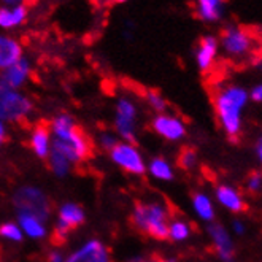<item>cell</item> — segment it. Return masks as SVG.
Segmentation results:
<instances>
[{"mask_svg": "<svg viewBox=\"0 0 262 262\" xmlns=\"http://www.w3.org/2000/svg\"><path fill=\"white\" fill-rule=\"evenodd\" d=\"M250 103V91L242 84L226 83L213 94V108L223 132L235 140L243 130V116Z\"/></svg>", "mask_w": 262, "mask_h": 262, "instance_id": "cell-1", "label": "cell"}, {"mask_svg": "<svg viewBox=\"0 0 262 262\" xmlns=\"http://www.w3.org/2000/svg\"><path fill=\"white\" fill-rule=\"evenodd\" d=\"M48 127L53 137L51 148L59 151L60 154H64L72 164L83 162L89 158V138L78 127L73 116L67 113H60L51 119Z\"/></svg>", "mask_w": 262, "mask_h": 262, "instance_id": "cell-2", "label": "cell"}, {"mask_svg": "<svg viewBox=\"0 0 262 262\" xmlns=\"http://www.w3.org/2000/svg\"><path fill=\"white\" fill-rule=\"evenodd\" d=\"M170 210L164 202L151 200V202H138L132 211V223L142 234L152 240H167L168 223H170Z\"/></svg>", "mask_w": 262, "mask_h": 262, "instance_id": "cell-3", "label": "cell"}, {"mask_svg": "<svg viewBox=\"0 0 262 262\" xmlns=\"http://www.w3.org/2000/svg\"><path fill=\"white\" fill-rule=\"evenodd\" d=\"M34 113V102L26 92L0 84V119L7 122H23Z\"/></svg>", "mask_w": 262, "mask_h": 262, "instance_id": "cell-4", "label": "cell"}, {"mask_svg": "<svg viewBox=\"0 0 262 262\" xmlns=\"http://www.w3.org/2000/svg\"><path fill=\"white\" fill-rule=\"evenodd\" d=\"M13 205L18 213L32 214L45 223L51 214V202L40 188L37 186H23L13 195Z\"/></svg>", "mask_w": 262, "mask_h": 262, "instance_id": "cell-5", "label": "cell"}, {"mask_svg": "<svg viewBox=\"0 0 262 262\" xmlns=\"http://www.w3.org/2000/svg\"><path fill=\"white\" fill-rule=\"evenodd\" d=\"M138 121V106L129 96H119L115 102L113 126L115 134L122 138V142H135Z\"/></svg>", "mask_w": 262, "mask_h": 262, "instance_id": "cell-6", "label": "cell"}, {"mask_svg": "<svg viewBox=\"0 0 262 262\" xmlns=\"http://www.w3.org/2000/svg\"><path fill=\"white\" fill-rule=\"evenodd\" d=\"M220 48L232 60L246 59L254 50V38L240 26H227L220 37Z\"/></svg>", "mask_w": 262, "mask_h": 262, "instance_id": "cell-7", "label": "cell"}, {"mask_svg": "<svg viewBox=\"0 0 262 262\" xmlns=\"http://www.w3.org/2000/svg\"><path fill=\"white\" fill-rule=\"evenodd\" d=\"M112 162L130 175H143L146 173V161L142 151L138 149L132 142L119 140L118 145L108 151Z\"/></svg>", "mask_w": 262, "mask_h": 262, "instance_id": "cell-8", "label": "cell"}, {"mask_svg": "<svg viewBox=\"0 0 262 262\" xmlns=\"http://www.w3.org/2000/svg\"><path fill=\"white\" fill-rule=\"evenodd\" d=\"M151 129L165 142L178 143L188 135V126L180 116L170 113H158L151 119Z\"/></svg>", "mask_w": 262, "mask_h": 262, "instance_id": "cell-9", "label": "cell"}, {"mask_svg": "<svg viewBox=\"0 0 262 262\" xmlns=\"http://www.w3.org/2000/svg\"><path fill=\"white\" fill-rule=\"evenodd\" d=\"M86 220L84 210L78 204L67 202L60 205L57 210V218H56V226H54V235L59 242H64L69 238L72 230L80 227Z\"/></svg>", "mask_w": 262, "mask_h": 262, "instance_id": "cell-10", "label": "cell"}, {"mask_svg": "<svg viewBox=\"0 0 262 262\" xmlns=\"http://www.w3.org/2000/svg\"><path fill=\"white\" fill-rule=\"evenodd\" d=\"M213 251L221 262H235V242L230 230L220 223H211L207 227Z\"/></svg>", "mask_w": 262, "mask_h": 262, "instance_id": "cell-11", "label": "cell"}, {"mask_svg": "<svg viewBox=\"0 0 262 262\" xmlns=\"http://www.w3.org/2000/svg\"><path fill=\"white\" fill-rule=\"evenodd\" d=\"M32 73H34L32 60L24 54L19 60H16L14 64L0 72V84L21 91L29 83Z\"/></svg>", "mask_w": 262, "mask_h": 262, "instance_id": "cell-12", "label": "cell"}, {"mask_svg": "<svg viewBox=\"0 0 262 262\" xmlns=\"http://www.w3.org/2000/svg\"><path fill=\"white\" fill-rule=\"evenodd\" d=\"M64 262H112L110 251L103 242L91 238L81 243L75 251L66 256Z\"/></svg>", "mask_w": 262, "mask_h": 262, "instance_id": "cell-13", "label": "cell"}, {"mask_svg": "<svg viewBox=\"0 0 262 262\" xmlns=\"http://www.w3.org/2000/svg\"><path fill=\"white\" fill-rule=\"evenodd\" d=\"M213 200L214 204H218L221 208H224L226 211L232 213V214H240L245 207V197L240 192V189H237L235 186L229 183H220L216 188H214L213 192Z\"/></svg>", "mask_w": 262, "mask_h": 262, "instance_id": "cell-14", "label": "cell"}, {"mask_svg": "<svg viewBox=\"0 0 262 262\" xmlns=\"http://www.w3.org/2000/svg\"><path fill=\"white\" fill-rule=\"evenodd\" d=\"M220 54V40L214 35H204L199 40V45L194 53V60L197 69L202 73H208L214 64Z\"/></svg>", "mask_w": 262, "mask_h": 262, "instance_id": "cell-15", "label": "cell"}, {"mask_svg": "<svg viewBox=\"0 0 262 262\" xmlns=\"http://www.w3.org/2000/svg\"><path fill=\"white\" fill-rule=\"evenodd\" d=\"M29 19L27 5H0V32H11L23 27Z\"/></svg>", "mask_w": 262, "mask_h": 262, "instance_id": "cell-16", "label": "cell"}, {"mask_svg": "<svg viewBox=\"0 0 262 262\" xmlns=\"http://www.w3.org/2000/svg\"><path fill=\"white\" fill-rule=\"evenodd\" d=\"M24 56L23 43L7 32H0V72L14 64Z\"/></svg>", "mask_w": 262, "mask_h": 262, "instance_id": "cell-17", "label": "cell"}, {"mask_svg": "<svg viewBox=\"0 0 262 262\" xmlns=\"http://www.w3.org/2000/svg\"><path fill=\"white\" fill-rule=\"evenodd\" d=\"M191 207L195 216L207 224L214 223V218H216V205H214L213 197L205 192V191H197L192 194L191 197Z\"/></svg>", "mask_w": 262, "mask_h": 262, "instance_id": "cell-18", "label": "cell"}, {"mask_svg": "<svg viewBox=\"0 0 262 262\" xmlns=\"http://www.w3.org/2000/svg\"><path fill=\"white\" fill-rule=\"evenodd\" d=\"M51 145H53V137L50 127L43 124L35 126L29 137V146L32 149V152L40 159H48Z\"/></svg>", "mask_w": 262, "mask_h": 262, "instance_id": "cell-19", "label": "cell"}, {"mask_svg": "<svg viewBox=\"0 0 262 262\" xmlns=\"http://www.w3.org/2000/svg\"><path fill=\"white\" fill-rule=\"evenodd\" d=\"M226 0H194L195 14L204 23H218L224 14Z\"/></svg>", "mask_w": 262, "mask_h": 262, "instance_id": "cell-20", "label": "cell"}, {"mask_svg": "<svg viewBox=\"0 0 262 262\" xmlns=\"http://www.w3.org/2000/svg\"><path fill=\"white\" fill-rule=\"evenodd\" d=\"M23 230V234L27 235L29 238L34 240H41L48 234V229H46V223L32 214H26V213H18V221H16Z\"/></svg>", "mask_w": 262, "mask_h": 262, "instance_id": "cell-21", "label": "cell"}, {"mask_svg": "<svg viewBox=\"0 0 262 262\" xmlns=\"http://www.w3.org/2000/svg\"><path fill=\"white\" fill-rule=\"evenodd\" d=\"M146 172L158 181H172L175 178V170L173 165L168 162L165 158H152L146 164Z\"/></svg>", "mask_w": 262, "mask_h": 262, "instance_id": "cell-22", "label": "cell"}, {"mask_svg": "<svg viewBox=\"0 0 262 262\" xmlns=\"http://www.w3.org/2000/svg\"><path fill=\"white\" fill-rule=\"evenodd\" d=\"M192 235V226L183 218H172L168 223V234L167 240H172L175 243H183L189 240Z\"/></svg>", "mask_w": 262, "mask_h": 262, "instance_id": "cell-23", "label": "cell"}, {"mask_svg": "<svg viewBox=\"0 0 262 262\" xmlns=\"http://www.w3.org/2000/svg\"><path fill=\"white\" fill-rule=\"evenodd\" d=\"M48 164H50V168L51 172L56 175V177H66L69 175L70 168H72V162L64 156V154H60L59 151L53 149L50 151V156H48Z\"/></svg>", "mask_w": 262, "mask_h": 262, "instance_id": "cell-24", "label": "cell"}, {"mask_svg": "<svg viewBox=\"0 0 262 262\" xmlns=\"http://www.w3.org/2000/svg\"><path fill=\"white\" fill-rule=\"evenodd\" d=\"M145 102H146V105L156 115L167 112V106H168L167 105V100H165V97L161 94V92L156 91V89H148L145 92Z\"/></svg>", "mask_w": 262, "mask_h": 262, "instance_id": "cell-25", "label": "cell"}, {"mask_svg": "<svg viewBox=\"0 0 262 262\" xmlns=\"http://www.w3.org/2000/svg\"><path fill=\"white\" fill-rule=\"evenodd\" d=\"M0 238H4L7 242H13V243H19L24 240V234L18 223L8 221V223L0 224Z\"/></svg>", "mask_w": 262, "mask_h": 262, "instance_id": "cell-26", "label": "cell"}, {"mask_svg": "<svg viewBox=\"0 0 262 262\" xmlns=\"http://www.w3.org/2000/svg\"><path fill=\"white\" fill-rule=\"evenodd\" d=\"M199 164V156H197V151L192 148H184L180 156H178V165L183 168V170H194Z\"/></svg>", "mask_w": 262, "mask_h": 262, "instance_id": "cell-27", "label": "cell"}, {"mask_svg": "<svg viewBox=\"0 0 262 262\" xmlns=\"http://www.w3.org/2000/svg\"><path fill=\"white\" fill-rule=\"evenodd\" d=\"M246 189L253 194H259L262 191V172H253L246 178Z\"/></svg>", "mask_w": 262, "mask_h": 262, "instance_id": "cell-28", "label": "cell"}, {"mask_svg": "<svg viewBox=\"0 0 262 262\" xmlns=\"http://www.w3.org/2000/svg\"><path fill=\"white\" fill-rule=\"evenodd\" d=\"M99 142H100V146L105 149V151H112L118 142H119V138L115 135V134H110V132H103L99 138Z\"/></svg>", "mask_w": 262, "mask_h": 262, "instance_id": "cell-29", "label": "cell"}, {"mask_svg": "<svg viewBox=\"0 0 262 262\" xmlns=\"http://www.w3.org/2000/svg\"><path fill=\"white\" fill-rule=\"evenodd\" d=\"M230 234H232L234 237H243L245 234H246V230H248V227H246V224H245V221H242V220H234L232 221V224H230Z\"/></svg>", "mask_w": 262, "mask_h": 262, "instance_id": "cell-30", "label": "cell"}, {"mask_svg": "<svg viewBox=\"0 0 262 262\" xmlns=\"http://www.w3.org/2000/svg\"><path fill=\"white\" fill-rule=\"evenodd\" d=\"M250 100H253L256 103H262V81L251 88V91H250Z\"/></svg>", "mask_w": 262, "mask_h": 262, "instance_id": "cell-31", "label": "cell"}, {"mask_svg": "<svg viewBox=\"0 0 262 262\" xmlns=\"http://www.w3.org/2000/svg\"><path fill=\"white\" fill-rule=\"evenodd\" d=\"M64 260H66V254L62 251L54 250L48 254V262H64Z\"/></svg>", "mask_w": 262, "mask_h": 262, "instance_id": "cell-32", "label": "cell"}, {"mask_svg": "<svg viewBox=\"0 0 262 262\" xmlns=\"http://www.w3.org/2000/svg\"><path fill=\"white\" fill-rule=\"evenodd\" d=\"M256 158H257V161H259V164L262 165V135L257 138V142H256Z\"/></svg>", "mask_w": 262, "mask_h": 262, "instance_id": "cell-33", "label": "cell"}, {"mask_svg": "<svg viewBox=\"0 0 262 262\" xmlns=\"http://www.w3.org/2000/svg\"><path fill=\"white\" fill-rule=\"evenodd\" d=\"M7 140V124L0 119V146H2Z\"/></svg>", "mask_w": 262, "mask_h": 262, "instance_id": "cell-34", "label": "cell"}, {"mask_svg": "<svg viewBox=\"0 0 262 262\" xmlns=\"http://www.w3.org/2000/svg\"><path fill=\"white\" fill-rule=\"evenodd\" d=\"M27 2L29 0H0V4L8 5V7H11V5H27Z\"/></svg>", "mask_w": 262, "mask_h": 262, "instance_id": "cell-35", "label": "cell"}, {"mask_svg": "<svg viewBox=\"0 0 262 262\" xmlns=\"http://www.w3.org/2000/svg\"><path fill=\"white\" fill-rule=\"evenodd\" d=\"M140 262H177L175 259H146V260H140Z\"/></svg>", "mask_w": 262, "mask_h": 262, "instance_id": "cell-36", "label": "cell"}, {"mask_svg": "<svg viewBox=\"0 0 262 262\" xmlns=\"http://www.w3.org/2000/svg\"><path fill=\"white\" fill-rule=\"evenodd\" d=\"M113 2H118V4H124V2H127V0H113Z\"/></svg>", "mask_w": 262, "mask_h": 262, "instance_id": "cell-37", "label": "cell"}, {"mask_svg": "<svg viewBox=\"0 0 262 262\" xmlns=\"http://www.w3.org/2000/svg\"><path fill=\"white\" fill-rule=\"evenodd\" d=\"M259 67L262 69V59H260V62H259Z\"/></svg>", "mask_w": 262, "mask_h": 262, "instance_id": "cell-38", "label": "cell"}]
</instances>
